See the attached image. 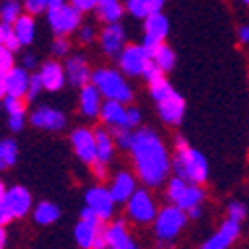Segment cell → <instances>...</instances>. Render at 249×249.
I'll use <instances>...</instances> for the list:
<instances>
[{
  "label": "cell",
  "instance_id": "cell-8",
  "mask_svg": "<svg viewBox=\"0 0 249 249\" xmlns=\"http://www.w3.org/2000/svg\"><path fill=\"white\" fill-rule=\"evenodd\" d=\"M150 54L142 44H130L118 56V66L126 76H142L150 64Z\"/></svg>",
  "mask_w": 249,
  "mask_h": 249
},
{
  "label": "cell",
  "instance_id": "cell-4",
  "mask_svg": "<svg viewBox=\"0 0 249 249\" xmlns=\"http://www.w3.org/2000/svg\"><path fill=\"white\" fill-rule=\"evenodd\" d=\"M92 84L100 90V94L106 100H116L122 104H128L134 98V90L128 84L126 74L116 68H98L92 72Z\"/></svg>",
  "mask_w": 249,
  "mask_h": 249
},
{
  "label": "cell",
  "instance_id": "cell-43",
  "mask_svg": "<svg viewBox=\"0 0 249 249\" xmlns=\"http://www.w3.org/2000/svg\"><path fill=\"white\" fill-rule=\"evenodd\" d=\"M78 38H80V42L82 44H90L94 42V38H96V28L92 24H82L78 28Z\"/></svg>",
  "mask_w": 249,
  "mask_h": 249
},
{
  "label": "cell",
  "instance_id": "cell-19",
  "mask_svg": "<svg viewBox=\"0 0 249 249\" xmlns=\"http://www.w3.org/2000/svg\"><path fill=\"white\" fill-rule=\"evenodd\" d=\"M100 110H102V94L90 82L84 88H80V112L86 118H98Z\"/></svg>",
  "mask_w": 249,
  "mask_h": 249
},
{
  "label": "cell",
  "instance_id": "cell-44",
  "mask_svg": "<svg viewBox=\"0 0 249 249\" xmlns=\"http://www.w3.org/2000/svg\"><path fill=\"white\" fill-rule=\"evenodd\" d=\"M92 165V174L96 176V179L98 181H104L108 178V165L104 163V161H100V160H96L94 163H90Z\"/></svg>",
  "mask_w": 249,
  "mask_h": 249
},
{
  "label": "cell",
  "instance_id": "cell-21",
  "mask_svg": "<svg viewBox=\"0 0 249 249\" xmlns=\"http://www.w3.org/2000/svg\"><path fill=\"white\" fill-rule=\"evenodd\" d=\"M104 235H106L108 249H126L134 241L128 233V227L124 219H116L112 225H108L106 230H104Z\"/></svg>",
  "mask_w": 249,
  "mask_h": 249
},
{
  "label": "cell",
  "instance_id": "cell-45",
  "mask_svg": "<svg viewBox=\"0 0 249 249\" xmlns=\"http://www.w3.org/2000/svg\"><path fill=\"white\" fill-rule=\"evenodd\" d=\"M70 4L76 6L80 12H88V10H96L100 0H70Z\"/></svg>",
  "mask_w": 249,
  "mask_h": 249
},
{
  "label": "cell",
  "instance_id": "cell-17",
  "mask_svg": "<svg viewBox=\"0 0 249 249\" xmlns=\"http://www.w3.org/2000/svg\"><path fill=\"white\" fill-rule=\"evenodd\" d=\"M136 192V178L130 172H118L110 183V194L116 203H126Z\"/></svg>",
  "mask_w": 249,
  "mask_h": 249
},
{
  "label": "cell",
  "instance_id": "cell-27",
  "mask_svg": "<svg viewBox=\"0 0 249 249\" xmlns=\"http://www.w3.org/2000/svg\"><path fill=\"white\" fill-rule=\"evenodd\" d=\"M203 197H205V192H203V188H201L199 183H188V188H185L183 196L179 197V201H178L176 205L181 207L183 212H190L192 207L201 205Z\"/></svg>",
  "mask_w": 249,
  "mask_h": 249
},
{
  "label": "cell",
  "instance_id": "cell-56",
  "mask_svg": "<svg viewBox=\"0 0 249 249\" xmlns=\"http://www.w3.org/2000/svg\"><path fill=\"white\" fill-rule=\"evenodd\" d=\"M0 46H4V24H0Z\"/></svg>",
  "mask_w": 249,
  "mask_h": 249
},
{
  "label": "cell",
  "instance_id": "cell-12",
  "mask_svg": "<svg viewBox=\"0 0 249 249\" xmlns=\"http://www.w3.org/2000/svg\"><path fill=\"white\" fill-rule=\"evenodd\" d=\"M2 203L8 207V212L12 213L14 219H20L30 213L32 210V196L26 188H22V185H12V188L6 190L4 194V199Z\"/></svg>",
  "mask_w": 249,
  "mask_h": 249
},
{
  "label": "cell",
  "instance_id": "cell-58",
  "mask_svg": "<svg viewBox=\"0 0 249 249\" xmlns=\"http://www.w3.org/2000/svg\"><path fill=\"white\" fill-rule=\"evenodd\" d=\"M2 108H4V104H2V100H0V112H2Z\"/></svg>",
  "mask_w": 249,
  "mask_h": 249
},
{
  "label": "cell",
  "instance_id": "cell-2",
  "mask_svg": "<svg viewBox=\"0 0 249 249\" xmlns=\"http://www.w3.org/2000/svg\"><path fill=\"white\" fill-rule=\"evenodd\" d=\"M172 170L178 178L199 185L207 179V172H210L205 156L192 148L183 138L176 140V156L172 160Z\"/></svg>",
  "mask_w": 249,
  "mask_h": 249
},
{
  "label": "cell",
  "instance_id": "cell-53",
  "mask_svg": "<svg viewBox=\"0 0 249 249\" xmlns=\"http://www.w3.org/2000/svg\"><path fill=\"white\" fill-rule=\"evenodd\" d=\"M6 239H8V235H6V227L0 225V249H4V247H6Z\"/></svg>",
  "mask_w": 249,
  "mask_h": 249
},
{
  "label": "cell",
  "instance_id": "cell-40",
  "mask_svg": "<svg viewBox=\"0 0 249 249\" xmlns=\"http://www.w3.org/2000/svg\"><path fill=\"white\" fill-rule=\"evenodd\" d=\"M4 46L8 48V50H12V52H16L20 46V40H18V36L14 34V28L10 26V24H4Z\"/></svg>",
  "mask_w": 249,
  "mask_h": 249
},
{
  "label": "cell",
  "instance_id": "cell-16",
  "mask_svg": "<svg viewBox=\"0 0 249 249\" xmlns=\"http://www.w3.org/2000/svg\"><path fill=\"white\" fill-rule=\"evenodd\" d=\"M38 74H40V80H42L44 90H48V92H58L66 84V70L56 60H46L44 64L40 66Z\"/></svg>",
  "mask_w": 249,
  "mask_h": 249
},
{
  "label": "cell",
  "instance_id": "cell-29",
  "mask_svg": "<svg viewBox=\"0 0 249 249\" xmlns=\"http://www.w3.org/2000/svg\"><path fill=\"white\" fill-rule=\"evenodd\" d=\"M18 160V146L16 142L6 138V140H0V172L8 170L16 163Z\"/></svg>",
  "mask_w": 249,
  "mask_h": 249
},
{
  "label": "cell",
  "instance_id": "cell-6",
  "mask_svg": "<svg viewBox=\"0 0 249 249\" xmlns=\"http://www.w3.org/2000/svg\"><path fill=\"white\" fill-rule=\"evenodd\" d=\"M48 24L56 36H68L82 26V12L72 4H58L46 10Z\"/></svg>",
  "mask_w": 249,
  "mask_h": 249
},
{
  "label": "cell",
  "instance_id": "cell-10",
  "mask_svg": "<svg viewBox=\"0 0 249 249\" xmlns=\"http://www.w3.org/2000/svg\"><path fill=\"white\" fill-rule=\"evenodd\" d=\"M100 46L106 56L118 58L122 50L126 48V30H124V26L120 22H112L104 26L100 32Z\"/></svg>",
  "mask_w": 249,
  "mask_h": 249
},
{
  "label": "cell",
  "instance_id": "cell-7",
  "mask_svg": "<svg viewBox=\"0 0 249 249\" xmlns=\"http://www.w3.org/2000/svg\"><path fill=\"white\" fill-rule=\"evenodd\" d=\"M126 213L134 223L148 225V223H154L158 215V207L154 197L146 190H136L134 196L126 201Z\"/></svg>",
  "mask_w": 249,
  "mask_h": 249
},
{
  "label": "cell",
  "instance_id": "cell-38",
  "mask_svg": "<svg viewBox=\"0 0 249 249\" xmlns=\"http://www.w3.org/2000/svg\"><path fill=\"white\" fill-rule=\"evenodd\" d=\"M14 68V52L6 46H0V72H8Z\"/></svg>",
  "mask_w": 249,
  "mask_h": 249
},
{
  "label": "cell",
  "instance_id": "cell-59",
  "mask_svg": "<svg viewBox=\"0 0 249 249\" xmlns=\"http://www.w3.org/2000/svg\"><path fill=\"white\" fill-rule=\"evenodd\" d=\"M241 2H243V4H247V6H249V0H241Z\"/></svg>",
  "mask_w": 249,
  "mask_h": 249
},
{
  "label": "cell",
  "instance_id": "cell-20",
  "mask_svg": "<svg viewBox=\"0 0 249 249\" xmlns=\"http://www.w3.org/2000/svg\"><path fill=\"white\" fill-rule=\"evenodd\" d=\"M30 84V74L24 66H14L12 70L6 72V96H16V98H26Z\"/></svg>",
  "mask_w": 249,
  "mask_h": 249
},
{
  "label": "cell",
  "instance_id": "cell-15",
  "mask_svg": "<svg viewBox=\"0 0 249 249\" xmlns=\"http://www.w3.org/2000/svg\"><path fill=\"white\" fill-rule=\"evenodd\" d=\"M64 70H66V80L76 88H84L86 84L92 82L90 64H88V60L84 56H80V54L68 56L66 64H64Z\"/></svg>",
  "mask_w": 249,
  "mask_h": 249
},
{
  "label": "cell",
  "instance_id": "cell-28",
  "mask_svg": "<svg viewBox=\"0 0 249 249\" xmlns=\"http://www.w3.org/2000/svg\"><path fill=\"white\" fill-rule=\"evenodd\" d=\"M32 215H34V221L38 225H50L60 217V207L56 203H52V201H40L34 207Z\"/></svg>",
  "mask_w": 249,
  "mask_h": 249
},
{
  "label": "cell",
  "instance_id": "cell-36",
  "mask_svg": "<svg viewBox=\"0 0 249 249\" xmlns=\"http://www.w3.org/2000/svg\"><path fill=\"white\" fill-rule=\"evenodd\" d=\"M227 217L241 223L247 217V205L241 203V201H237V199L235 201H230V203H227Z\"/></svg>",
  "mask_w": 249,
  "mask_h": 249
},
{
  "label": "cell",
  "instance_id": "cell-30",
  "mask_svg": "<svg viewBox=\"0 0 249 249\" xmlns=\"http://www.w3.org/2000/svg\"><path fill=\"white\" fill-rule=\"evenodd\" d=\"M152 60L156 62V66H158L160 70L170 72V70H174V66H176V52H174L168 44H165V42H161V44L158 46V50L154 52Z\"/></svg>",
  "mask_w": 249,
  "mask_h": 249
},
{
  "label": "cell",
  "instance_id": "cell-23",
  "mask_svg": "<svg viewBox=\"0 0 249 249\" xmlns=\"http://www.w3.org/2000/svg\"><path fill=\"white\" fill-rule=\"evenodd\" d=\"M124 4L120 0H100V4L96 6V16L106 24L120 22V18L124 16Z\"/></svg>",
  "mask_w": 249,
  "mask_h": 249
},
{
  "label": "cell",
  "instance_id": "cell-9",
  "mask_svg": "<svg viewBox=\"0 0 249 249\" xmlns=\"http://www.w3.org/2000/svg\"><path fill=\"white\" fill-rule=\"evenodd\" d=\"M72 148L78 156L80 161L84 163H94L98 160V150H96V134L88 128H76L70 136Z\"/></svg>",
  "mask_w": 249,
  "mask_h": 249
},
{
  "label": "cell",
  "instance_id": "cell-25",
  "mask_svg": "<svg viewBox=\"0 0 249 249\" xmlns=\"http://www.w3.org/2000/svg\"><path fill=\"white\" fill-rule=\"evenodd\" d=\"M102 231V227H96L84 219H80L76 230H74V237H76V243L80 245V249H92L94 247V239L96 235Z\"/></svg>",
  "mask_w": 249,
  "mask_h": 249
},
{
  "label": "cell",
  "instance_id": "cell-55",
  "mask_svg": "<svg viewBox=\"0 0 249 249\" xmlns=\"http://www.w3.org/2000/svg\"><path fill=\"white\" fill-rule=\"evenodd\" d=\"M4 194H6V185H4V181L0 179V201L4 199Z\"/></svg>",
  "mask_w": 249,
  "mask_h": 249
},
{
  "label": "cell",
  "instance_id": "cell-3",
  "mask_svg": "<svg viewBox=\"0 0 249 249\" xmlns=\"http://www.w3.org/2000/svg\"><path fill=\"white\" fill-rule=\"evenodd\" d=\"M150 96L156 102L158 114L163 124H168V126L181 124L183 114H185V100L172 88V84L165 80V76L150 84Z\"/></svg>",
  "mask_w": 249,
  "mask_h": 249
},
{
  "label": "cell",
  "instance_id": "cell-33",
  "mask_svg": "<svg viewBox=\"0 0 249 249\" xmlns=\"http://www.w3.org/2000/svg\"><path fill=\"white\" fill-rule=\"evenodd\" d=\"M112 136H114V142L118 143L122 150H130L132 142H134V130L132 128H126V126L112 128Z\"/></svg>",
  "mask_w": 249,
  "mask_h": 249
},
{
  "label": "cell",
  "instance_id": "cell-52",
  "mask_svg": "<svg viewBox=\"0 0 249 249\" xmlns=\"http://www.w3.org/2000/svg\"><path fill=\"white\" fill-rule=\"evenodd\" d=\"M6 72H0V100L6 96Z\"/></svg>",
  "mask_w": 249,
  "mask_h": 249
},
{
  "label": "cell",
  "instance_id": "cell-37",
  "mask_svg": "<svg viewBox=\"0 0 249 249\" xmlns=\"http://www.w3.org/2000/svg\"><path fill=\"white\" fill-rule=\"evenodd\" d=\"M42 90H44V86H42V80H40V74H32L30 76V84H28V92H26V100L34 102Z\"/></svg>",
  "mask_w": 249,
  "mask_h": 249
},
{
  "label": "cell",
  "instance_id": "cell-54",
  "mask_svg": "<svg viewBox=\"0 0 249 249\" xmlns=\"http://www.w3.org/2000/svg\"><path fill=\"white\" fill-rule=\"evenodd\" d=\"M185 213H188L190 217H194V219H197V217L201 215V205H197V207H192V210H190V212H185Z\"/></svg>",
  "mask_w": 249,
  "mask_h": 249
},
{
  "label": "cell",
  "instance_id": "cell-26",
  "mask_svg": "<svg viewBox=\"0 0 249 249\" xmlns=\"http://www.w3.org/2000/svg\"><path fill=\"white\" fill-rule=\"evenodd\" d=\"M96 150H98V160L108 163L114 158V150H116V142L114 136L108 130H96Z\"/></svg>",
  "mask_w": 249,
  "mask_h": 249
},
{
  "label": "cell",
  "instance_id": "cell-14",
  "mask_svg": "<svg viewBox=\"0 0 249 249\" xmlns=\"http://www.w3.org/2000/svg\"><path fill=\"white\" fill-rule=\"evenodd\" d=\"M239 231H241L239 221H233V219L227 217L219 225V230L212 237H207L199 249H230L235 243V239L239 237Z\"/></svg>",
  "mask_w": 249,
  "mask_h": 249
},
{
  "label": "cell",
  "instance_id": "cell-51",
  "mask_svg": "<svg viewBox=\"0 0 249 249\" xmlns=\"http://www.w3.org/2000/svg\"><path fill=\"white\" fill-rule=\"evenodd\" d=\"M237 38H239V42H241V44H249V24L239 26V30H237Z\"/></svg>",
  "mask_w": 249,
  "mask_h": 249
},
{
  "label": "cell",
  "instance_id": "cell-49",
  "mask_svg": "<svg viewBox=\"0 0 249 249\" xmlns=\"http://www.w3.org/2000/svg\"><path fill=\"white\" fill-rule=\"evenodd\" d=\"M146 6H148V12L150 14L161 12V8L165 6V0H146Z\"/></svg>",
  "mask_w": 249,
  "mask_h": 249
},
{
  "label": "cell",
  "instance_id": "cell-46",
  "mask_svg": "<svg viewBox=\"0 0 249 249\" xmlns=\"http://www.w3.org/2000/svg\"><path fill=\"white\" fill-rule=\"evenodd\" d=\"M142 122V112L138 108H128V116H126V126L128 128H138Z\"/></svg>",
  "mask_w": 249,
  "mask_h": 249
},
{
  "label": "cell",
  "instance_id": "cell-42",
  "mask_svg": "<svg viewBox=\"0 0 249 249\" xmlns=\"http://www.w3.org/2000/svg\"><path fill=\"white\" fill-rule=\"evenodd\" d=\"M52 54L54 56H66V54H70V42H68L66 36L54 38V42H52Z\"/></svg>",
  "mask_w": 249,
  "mask_h": 249
},
{
  "label": "cell",
  "instance_id": "cell-41",
  "mask_svg": "<svg viewBox=\"0 0 249 249\" xmlns=\"http://www.w3.org/2000/svg\"><path fill=\"white\" fill-rule=\"evenodd\" d=\"M22 6H24V10H26L28 14L36 16V14H40V12L48 10V0H24Z\"/></svg>",
  "mask_w": 249,
  "mask_h": 249
},
{
  "label": "cell",
  "instance_id": "cell-50",
  "mask_svg": "<svg viewBox=\"0 0 249 249\" xmlns=\"http://www.w3.org/2000/svg\"><path fill=\"white\" fill-rule=\"evenodd\" d=\"M22 66H24L26 70H34V68L38 66L36 56H34V54H30V52H28V54H24V56H22Z\"/></svg>",
  "mask_w": 249,
  "mask_h": 249
},
{
  "label": "cell",
  "instance_id": "cell-11",
  "mask_svg": "<svg viewBox=\"0 0 249 249\" xmlns=\"http://www.w3.org/2000/svg\"><path fill=\"white\" fill-rule=\"evenodd\" d=\"M30 124L34 128L46 130V132H60L66 126V116L56 108L50 106H38L30 114Z\"/></svg>",
  "mask_w": 249,
  "mask_h": 249
},
{
  "label": "cell",
  "instance_id": "cell-48",
  "mask_svg": "<svg viewBox=\"0 0 249 249\" xmlns=\"http://www.w3.org/2000/svg\"><path fill=\"white\" fill-rule=\"evenodd\" d=\"M14 217H12V213L8 212V207L2 203V201H0V225H2V227H6L10 221H12Z\"/></svg>",
  "mask_w": 249,
  "mask_h": 249
},
{
  "label": "cell",
  "instance_id": "cell-13",
  "mask_svg": "<svg viewBox=\"0 0 249 249\" xmlns=\"http://www.w3.org/2000/svg\"><path fill=\"white\" fill-rule=\"evenodd\" d=\"M86 205L90 210H94L104 221L110 219L114 213V197L110 194V188H104V185H94L86 192Z\"/></svg>",
  "mask_w": 249,
  "mask_h": 249
},
{
  "label": "cell",
  "instance_id": "cell-57",
  "mask_svg": "<svg viewBox=\"0 0 249 249\" xmlns=\"http://www.w3.org/2000/svg\"><path fill=\"white\" fill-rule=\"evenodd\" d=\"M126 249H140V247H138V245H136V243H134V241H132V243H130V245H128V247H126Z\"/></svg>",
  "mask_w": 249,
  "mask_h": 249
},
{
  "label": "cell",
  "instance_id": "cell-39",
  "mask_svg": "<svg viewBox=\"0 0 249 249\" xmlns=\"http://www.w3.org/2000/svg\"><path fill=\"white\" fill-rule=\"evenodd\" d=\"M163 76H165V72L156 66L154 60H150V64L146 66V70H143V74H142V78L146 80L148 84H152V82H156V80H160V78H163Z\"/></svg>",
  "mask_w": 249,
  "mask_h": 249
},
{
  "label": "cell",
  "instance_id": "cell-35",
  "mask_svg": "<svg viewBox=\"0 0 249 249\" xmlns=\"http://www.w3.org/2000/svg\"><path fill=\"white\" fill-rule=\"evenodd\" d=\"M124 8H126L134 18H146L148 6H146V0H124Z\"/></svg>",
  "mask_w": 249,
  "mask_h": 249
},
{
  "label": "cell",
  "instance_id": "cell-5",
  "mask_svg": "<svg viewBox=\"0 0 249 249\" xmlns=\"http://www.w3.org/2000/svg\"><path fill=\"white\" fill-rule=\"evenodd\" d=\"M185 223H188V213H185L181 207H178L176 203L165 205L158 212V215L154 219V235L165 247L181 233Z\"/></svg>",
  "mask_w": 249,
  "mask_h": 249
},
{
  "label": "cell",
  "instance_id": "cell-47",
  "mask_svg": "<svg viewBox=\"0 0 249 249\" xmlns=\"http://www.w3.org/2000/svg\"><path fill=\"white\" fill-rule=\"evenodd\" d=\"M24 122H26V116H8V128H10V132H20L24 128Z\"/></svg>",
  "mask_w": 249,
  "mask_h": 249
},
{
  "label": "cell",
  "instance_id": "cell-18",
  "mask_svg": "<svg viewBox=\"0 0 249 249\" xmlns=\"http://www.w3.org/2000/svg\"><path fill=\"white\" fill-rule=\"evenodd\" d=\"M126 116H128L126 104L116 102V100L102 102L100 118H102V122L106 124L108 128H122V126H126ZM126 128H128V126H126Z\"/></svg>",
  "mask_w": 249,
  "mask_h": 249
},
{
  "label": "cell",
  "instance_id": "cell-34",
  "mask_svg": "<svg viewBox=\"0 0 249 249\" xmlns=\"http://www.w3.org/2000/svg\"><path fill=\"white\" fill-rule=\"evenodd\" d=\"M188 183H190V181H185V179H181V178H178V176H174V178L168 181V197H170L172 203H178V201H179V197L183 196L185 188H188Z\"/></svg>",
  "mask_w": 249,
  "mask_h": 249
},
{
  "label": "cell",
  "instance_id": "cell-32",
  "mask_svg": "<svg viewBox=\"0 0 249 249\" xmlns=\"http://www.w3.org/2000/svg\"><path fill=\"white\" fill-rule=\"evenodd\" d=\"M2 104H4V110H6L8 116H26V102H24V98L4 96Z\"/></svg>",
  "mask_w": 249,
  "mask_h": 249
},
{
  "label": "cell",
  "instance_id": "cell-1",
  "mask_svg": "<svg viewBox=\"0 0 249 249\" xmlns=\"http://www.w3.org/2000/svg\"><path fill=\"white\" fill-rule=\"evenodd\" d=\"M130 154L138 178L146 185L158 188V185H161L168 179L172 172V158L168 150H165V143L154 130L150 128L136 130Z\"/></svg>",
  "mask_w": 249,
  "mask_h": 249
},
{
  "label": "cell",
  "instance_id": "cell-24",
  "mask_svg": "<svg viewBox=\"0 0 249 249\" xmlns=\"http://www.w3.org/2000/svg\"><path fill=\"white\" fill-rule=\"evenodd\" d=\"M12 28H14V34L20 40V44H22V46L32 44L34 34H36V24H34V16L32 14H28V12L20 14V18L12 24Z\"/></svg>",
  "mask_w": 249,
  "mask_h": 249
},
{
  "label": "cell",
  "instance_id": "cell-31",
  "mask_svg": "<svg viewBox=\"0 0 249 249\" xmlns=\"http://www.w3.org/2000/svg\"><path fill=\"white\" fill-rule=\"evenodd\" d=\"M22 8L24 6L18 0H2V4H0V24L12 26L20 18V14H22Z\"/></svg>",
  "mask_w": 249,
  "mask_h": 249
},
{
  "label": "cell",
  "instance_id": "cell-22",
  "mask_svg": "<svg viewBox=\"0 0 249 249\" xmlns=\"http://www.w3.org/2000/svg\"><path fill=\"white\" fill-rule=\"evenodd\" d=\"M143 20H146V22H143V36H150V38L160 40V42H165V36L170 32V20L161 12L148 14Z\"/></svg>",
  "mask_w": 249,
  "mask_h": 249
}]
</instances>
